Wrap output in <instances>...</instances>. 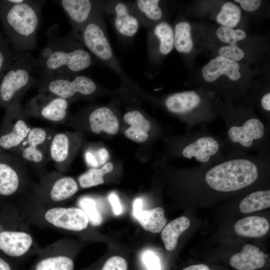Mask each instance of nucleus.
<instances>
[{
	"instance_id": "09e8293b",
	"label": "nucleus",
	"mask_w": 270,
	"mask_h": 270,
	"mask_svg": "<svg viewBox=\"0 0 270 270\" xmlns=\"http://www.w3.org/2000/svg\"><path fill=\"white\" fill-rule=\"evenodd\" d=\"M6 63V56L2 50H0V74L2 72Z\"/></svg>"
},
{
	"instance_id": "aec40b11",
	"label": "nucleus",
	"mask_w": 270,
	"mask_h": 270,
	"mask_svg": "<svg viewBox=\"0 0 270 270\" xmlns=\"http://www.w3.org/2000/svg\"><path fill=\"white\" fill-rule=\"evenodd\" d=\"M204 80L207 82H214L222 75L236 81L241 76L239 64L221 56H218L204 65L202 70Z\"/></svg>"
},
{
	"instance_id": "a19ab883",
	"label": "nucleus",
	"mask_w": 270,
	"mask_h": 270,
	"mask_svg": "<svg viewBox=\"0 0 270 270\" xmlns=\"http://www.w3.org/2000/svg\"><path fill=\"white\" fill-rule=\"evenodd\" d=\"M92 153L98 163V166H104L106 164L108 158V153L105 148H100L94 153Z\"/></svg>"
},
{
	"instance_id": "6e6552de",
	"label": "nucleus",
	"mask_w": 270,
	"mask_h": 270,
	"mask_svg": "<svg viewBox=\"0 0 270 270\" xmlns=\"http://www.w3.org/2000/svg\"><path fill=\"white\" fill-rule=\"evenodd\" d=\"M34 60L20 56L3 76L0 84V104L7 108L18 104L24 94L36 79L32 74Z\"/></svg>"
},
{
	"instance_id": "7ed1b4c3",
	"label": "nucleus",
	"mask_w": 270,
	"mask_h": 270,
	"mask_svg": "<svg viewBox=\"0 0 270 270\" xmlns=\"http://www.w3.org/2000/svg\"><path fill=\"white\" fill-rule=\"evenodd\" d=\"M48 38V44L34 62L42 76L78 74L92 64L94 57L72 34L60 37L51 30Z\"/></svg>"
},
{
	"instance_id": "dca6fc26",
	"label": "nucleus",
	"mask_w": 270,
	"mask_h": 270,
	"mask_svg": "<svg viewBox=\"0 0 270 270\" xmlns=\"http://www.w3.org/2000/svg\"><path fill=\"white\" fill-rule=\"evenodd\" d=\"M68 102L66 99L41 92L28 102L26 112L52 122H60L67 116Z\"/></svg>"
},
{
	"instance_id": "ea45409f",
	"label": "nucleus",
	"mask_w": 270,
	"mask_h": 270,
	"mask_svg": "<svg viewBox=\"0 0 270 270\" xmlns=\"http://www.w3.org/2000/svg\"><path fill=\"white\" fill-rule=\"evenodd\" d=\"M239 2L242 8L246 11L251 12L257 10L262 3L260 0H235Z\"/></svg>"
},
{
	"instance_id": "20e7f679",
	"label": "nucleus",
	"mask_w": 270,
	"mask_h": 270,
	"mask_svg": "<svg viewBox=\"0 0 270 270\" xmlns=\"http://www.w3.org/2000/svg\"><path fill=\"white\" fill-rule=\"evenodd\" d=\"M16 199L31 226L63 233L83 232L90 224L86 214L78 207L40 204L25 195Z\"/></svg>"
},
{
	"instance_id": "f03ea898",
	"label": "nucleus",
	"mask_w": 270,
	"mask_h": 270,
	"mask_svg": "<svg viewBox=\"0 0 270 270\" xmlns=\"http://www.w3.org/2000/svg\"><path fill=\"white\" fill-rule=\"evenodd\" d=\"M16 198L0 199V256L14 264L36 256L41 248Z\"/></svg>"
},
{
	"instance_id": "0eeeda50",
	"label": "nucleus",
	"mask_w": 270,
	"mask_h": 270,
	"mask_svg": "<svg viewBox=\"0 0 270 270\" xmlns=\"http://www.w3.org/2000/svg\"><path fill=\"white\" fill-rule=\"evenodd\" d=\"M180 155L194 158L202 165L217 164L226 159L222 138L212 133L205 126L188 130L182 138Z\"/></svg>"
},
{
	"instance_id": "4be33fe9",
	"label": "nucleus",
	"mask_w": 270,
	"mask_h": 270,
	"mask_svg": "<svg viewBox=\"0 0 270 270\" xmlns=\"http://www.w3.org/2000/svg\"><path fill=\"white\" fill-rule=\"evenodd\" d=\"M266 263L265 255L258 248L246 244L240 252L233 255L230 264L238 270H255L262 268Z\"/></svg>"
},
{
	"instance_id": "9d476101",
	"label": "nucleus",
	"mask_w": 270,
	"mask_h": 270,
	"mask_svg": "<svg viewBox=\"0 0 270 270\" xmlns=\"http://www.w3.org/2000/svg\"><path fill=\"white\" fill-rule=\"evenodd\" d=\"M78 190L76 180L69 176L51 174L24 195L32 201L44 205L58 206L75 194Z\"/></svg>"
},
{
	"instance_id": "c85d7f7f",
	"label": "nucleus",
	"mask_w": 270,
	"mask_h": 270,
	"mask_svg": "<svg viewBox=\"0 0 270 270\" xmlns=\"http://www.w3.org/2000/svg\"><path fill=\"white\" fill-rule=\"evenodd\" d=\"M113 168L114 165L111 162L106 163L100 168H90L80 176L79 184L82 188H89L102 184L104 176L111 172Z\"/></svg>"
},
{
	"instance_id": "c03bdc74",
	"label": "nucleus",
	"mask_w": 270,
	"mask_h": 270,
	"mask_svg": "<svg viewBox=\"0 0 270 270\" xmlns=\"http://www.w3.org/2000/svg\"><path fill=\"white\" fill-rule=\"evenodd\" d=\"M260 106L264 111L270 114V93L268 92L264 94L260 100Z\"/></svg>"
},
{
	"instance_id": "2eb2a0df",
	"label": "nucleus",
	"mask_w": 270,
	"mask_h": 270,
	"mask_svg": "<svg viewBox=\"0 0 270 270\" xmlns=\"http://www.w3.org/2000/svg\"><path fill=\"white\" fill-rule=\"evenodd\" d=\"M24 111L16 104L7 108L0 130V152L18 147L30 130L24 119Z\"/></svg>"
},
{
	"instance_id": "bb28decb",
	"label": "nucleus",
	"mask_w": 270,
	"mask_h": 270,
	"mask_svg": "<svg viewBox=\"0 0 270 270\" xmlns=\"http://www.w3.org/2000/svg\"><path fill=\"white\" fill-rule=\"evenodd\" d=\"M270 206V190H258L246 196L240 202V212L248 214Z\"/></svg>"
},
{
	"instance_id": "473e14b6",
	"label": "nucleus",
	"mask_w": 270,
	"mask_h": 270,
	"mask_svg": "<svg viewBox=\"0 0 270 270\" xmlns=\"http://www.w3.org/2000/svg\"><path fill=\"white\" fill-rule=\"evenodd\" d=\"M124 120L130 126L139 128L148 132L151 128L150 121L138 110H133L128 112L124 116Z\"/></svg>"
},
{
	"instance_id": "cd10ccee",
	"label": "nucleus",
	"mask_w": 270,
	"mask_h": 270,
	"mask_svg": "<svg viewBox=\"0 0 270 270\" xmlns=\"http://www.w3.org/2000/svg\"><path fill=\"white\" fill-rule=\"evenodd\" d=\"M191 26L186 22L176 24L174 30V46L179 52L189 53L192 49Z\"/></svg>"
},
{
	"instance_id": "49530a36",
	"label": "nucleus",
	"mask_w": 270,
	"mask_h": 270,
	"mask_svg": "<svg viewBox=\"0 0 270 270\" xmlns=\"http://www.w3.org/2000/svg\"><path fill=\"white\" fill-rule=\"evenodd\" d=\"M142 199L138 198L134 200L133 204V214L136 218L142 210Z\"/></svg>"
},
{
	"instance_id": "58836bf2",
	"label": "nucleus",
	"mask_w": 270,
	"mask_h": 270,
	"mask_svg": "<svg viewBox=\"0 0 270 270\" xmlns=\"http://www.w3.org/2000/svg\"><path fill=\"white\" fill-rule=\"evenodd\" d=\"M142 261L147 270H160L159 258L152 251L146 250L144 252Z\"/></svg>"
},
{
	"instance_id": "423d86ee",
	"label": "nucleus",
	"mask_w": 270,
	"mask_h": 270,
	"mask_svg": "<svg viewBox=\"0 0 270 270\" xmlns=\"http://www.w3.org/2000/svg\"><path fill=\"white\" fill-rule=\"evenodd\" d=\"M76 38L94 58L110 68L122 80L128 81L129 77L116 58L109 40L103 8L85 24Z\"/></svg>"
},
{
	"instance_id": "5701e85b",
	"label": "nucleus",
	"mask_w": 270,
	"mask_h": 270,
	"mask_svg": "<svg viewBox=\"0 0 270 270\" xmlns=\"http://www.w3.org/2000/svg\"><path fill=\"white\" fill-rule=\"evenodd\" d=\"M159 0L131 1L132 8L140 25L148 29L157 24L163 16Z\"/></svg>"
},
{
	"instance_id": "de8ad7c7",
	"label": "nucleus",
	"mask_w": 270,
	"mask_h": 270,
	"mask_svg": "<svg viewBox=\"0 0 270 270\" xmlns=\"http://www.w3.org/2000/svg\"><path fill=\"white\" fill-rule=\"evenodd\" d=\"M182 270H210L209 268L204 264H194L188 266Z\"/></svg>"
},
{
	"instance_id": "8fccbe9b",
	"label": "nucleus",
	"mask_w": 270,
	"mask_h": 270,
	"mask_svg": "<svg viewBox=\"0 0 270 270\" xmlns=\"http://www.w3.org/2000/svg\"><path fill=\"white\" fill-rule=\"evenodd\" d=\"M24 0H9L8 2L12 4H20L24 2Z\"/></svg>"
},
{
	"instance_id": "f257e3e1",
	"label": "nucleus",
	"mask_w": 270,
	"mask_h": 270,
	"mask_svg": "<svg viewBox=\"0 0 270 270\" xmlns=\"http://www.w3.org/2000/svg\"><path fill=\"white\" fill-rule=\"evenodd\" d=\"M225 130L222 140L226 158L270 152V127L248 110H232L220 113Z\"/></svg>"
},
{
	"instance_id": "79ce46f5",
	"label": "nucleus",
	"mask_w": 270,
	"mask_h": 270,
	"mask_svg": "<svg viewBox=\"0 0 270 270\" xmlns=\"http://www.w3.org/2000/svg\"><path fill=\"white\" fill-rule=\"evenodd\" d=\"M108 200L114 214L120 215L122 212V208L117 195L114 192L111 193L108 196Z\"/></svg>"
},
{
	"instance_id": "393cba45",
	"label": "nucleus",
	"mask_w": 270,
	"mask_h": 270,
	"mask_svg": "<svg viewBox=\"0 0 270 270\" xmlns=\"http://www.w3.org/2000/svg\"><path fill=\"white\" fill-rule=\"evenodd\" d=\"M190 226L189 218L184 216L178 218L169 222L163 229L161 237L166 250H174L180 236Z\"/></svg>"
},
{
	"instance_id": "1a4fd4ad",
	"label": "nucleus",
	"mask_w": 270,
	"mask_h": 270,
	"mask_svg": "<svg viewBox=\"0 0 270 270\" xmlns=\"http://www.w3.org/2000/svg\"><path fill=\"white\" fill-rule=\"evenodd\" d=\"M34 85L41 92H48L68 101L80 96H91L98 90V86L92 79L80 74L42 76L36 79Z\"/></svg>"
},
{
	"instance_id": "4468645a",
	"label": "nucleus",
	"mask_w": 270,
	"mask_h": 270,
	"mask_svg": "<svg viewBox=\"0 0 270 270\" xmlns=\"http://www.w3.org/2000/svg\"><path fill=\"white\" fill-rule=\"evenodd\" d=\"M103 8L120 40L128 42L133 39L141 25L130 2L104 1Z\"/></svg>"
},
{
	"instance_id": "7c9ffc66",
	"label": "nucleus",
	"mask_w": 270,
	"mask_h": 270,
	"mask_svg": "<svg viewBox=\"0 0 270 270\" xmlns=\"http://www.w3.org/2000/svg\"><path fill=\"white\" fill-rule=\"evenodd\" d=\"M78 206L86 214L90 225L98 226L102 224V217L94 198L90 196H82L78 201Z\"/></svg>"
},
{
	"instance_id": "f8f14e48",
	"label": "nucleus",
	"mask_w": 270,
	"mask_h": 270,
	"mask_svg": "<svg viewBox=\"0 0 270 270\" xmlns=\"http://www.w3.org/2000/svg\"><path fill=\"white\" fill-rule=\"evenodd\" d=\"M74 248L70 240H58L42 248L28 270H74Z\"/></svg>"
},
{
	"instance_id": "f704fd0d",
	"label": "nucleus",
	"mask_w": 270,
	"mask_h": 270,
	"mask_svg": "<svg viewBox=\"0 0 270 270\" xmlns=\"http://www.w3.org/2000/svg\"><path fill=\"white\" fill-rule=\"evenodd\" d=\"M46 132L42 128H30L26 137L28 146L38 147L46 140Z\"/></svg>"
},
{
	"instance_id": "2f4dec72",
	"label": "nucleus",
	"mask_w": 270,
	"mask_h": 270,
	"mask_svg": "<svg viewBox=\"0 0 270 270\" xmlns=\"http://www.w3.org/2000/svg\"><path fill=\"white\" fill-rule=\"evenodd\" d=\"M216 36L222 42L234 46L238 41L246 38V33L242 30L222 26L216 30Z\"/></svg>"
},
{
	"instance_id": "9b49d317",
	"label": "nucleus",
	"mask_w": 270,
	"mask_h": 270,
	"mask_svg": "<svg viewBox=\"0 0 270 270\" xmlns=\"http://www.w3.org/2000/svg\"><path fill=\"white\" fill-rule=\"evenodd\" d=\"M202 100L195 90H187L169 95L165 100L166 109L178 117L190 130L194 126H206L212 122L215 117L202 112Z\"/></svg>"
},
{
	"instance_id": "37998d69",
	"label": "nucleus",
	"mask_w": 270,
	"mask_h": 270,
	"mask_svg": "<svg viewBox=\"0 0 270 270\" xmlns=\"http://www.w3.org/2000/svg\"><path fill=\"white\" fill-rule=\"evenodd\" d=\"M0 270H20L16 264L0 256Z\"/></svg>"
},
{
	"instance_id": "e433bc0d",
	"label": "nucleus",
	"mask_w": 270,
	"mask_h": 270,
	"mask_svg": "<svg viewBox=\"0 0 270 270\" xmlns=\"http://www.w3.org/2000/svg\"><path fill=\"white\" fill-rule=\"evenodd\" d=\"M22 154L24 158L34 162H40L44 158L42 151L38 147L31 146L26 147L22 150Z\"/></svg>"
},
{
	"instance_id": "a18cd8bd",
	"label": "nucleus",
	"mask_w": 270,
	"mask_h": 270,
	"mask_svg": "<svg viewBox=\"0 0 270 270\" xmlns=\"http://www.w3.org/2000/svg\"><path fill=\"white\" fill-rule=\"evenodd\" d=\"M85 159L87 164L91 168H98V163L92 152L87 151L85 154Z\"/></svg>"
},
{
	"instance_id": "4c0bfd02",
	"label": "nucleus",
	"mask_w": 270,
	"mask_h": 270,
	"mask_svg": "<svg viewBox=\"0 0 270 270\" xmlns=\"http://www.w3.org/2000/svg\"><path fill=\"white\" fill-rule=\"evenodd\" d=\"M124 134L129 140L139 143L144 142L149 137L148 132L132 126L125 130Z\"/></svg>"
},
{
	"instance_id": "39448f33",
	"label": "nucleus",
	"mask_w": 270,
	"mask_h": 270,
	"mask_svg": "<svg viewBox=\"0 0 270 270\" xmlns=\"http://www.w3.org/2000/svg\"><path fill=\"white\" fill-rule=\"evenodd\" d=\"M7 2L9 5L4 12V21L16 47L22 52L34 50L36 46L44 2Z\"/></svg>"
},
{
	"instance_id": "412c9836",
	"label": "nucleus",
	"mask_w": 270,
	"mask_h": 270,
	"mask_svg": "<svg viewBox=\"0 0 270 270\" xmlns=\"http://www.w3.org/2000/svg\"><path fill=\"white\" fill-rule=\"evenodd\" d=\"M91 130L98 134L104 132L110 134H116L119 130V122L114 111L106 106H98L88 115Z\"/></svg>"
},
{
	"instance_id": "6ab92c4d",
	"label": "nucleus",
	"mask_w": 270,
	"mask_h": 270,
	"mask_svg": "<svg viewBox=\"0 0 270 270\" xmlns=\"http://www.w3.org/2000/svg\"><path fill=\"white\" fill-rule=\"evenodd\" d=\"M74 134L67 132L56 134L52 138L50 146V156L58 166L62 168L70 162L78 146Z\"/></svg>"
},
{
	"instance_id": "b1692460",
	"label": "nucleus",
	"mask_w": 270,
	"mask_h": 270,
	"mask_svg": "<svg viewBox=\"0 0 270 270\" xmlns=\"http://www.w3.org/2000/svg\"><path fill=\"white\" fill-rule=\"evenodd\" d=\"M266 218L260 216H250L238 220L234 225L236 232L248 238H258L265 235L270 229Z\"/></svg>"
},
{
	"instance_id": "72a5a7b5",
	"label": "nucleus",
	"mask_w": 270,
	"mask_h": 270,
	"mask_svg": "<svg viewBox=\"0 0 270 270\" xmlns=\"http://www.w3.org/2000/svg\"><path fill=\"white\" fill-rule=\"evenodd\" d=\"M218 54L220 56L236 62L242 60L244 56V51L235 45L222 47L218 50Z\"/></svg>"
},
{
	"instance_id": "a878e982",
	"label": "nucleus",
	"mask_w": 270,
	"mask_h": 270,
	"mask_svg": "<svg viewBox=\"0 0 270 270\" xmlns=\"http://www.w3.org/2000/svg\"><path fill=\"white\" fill-rule=\"evenodd\" d=\"M137 219L145 230L152 233L161 232L166 224L164 212L161 207L142 210Z\"/></svg>"
},
{
	"instance_id": "c756f323",
	"label": "nucleus",
	"mask_w": 270,
	"mask_h": 270,
	"mask_svg": "<svg viewBox=\"0 0 270 270\" xmlns=\"http://www.w3.org/2000/svg\"><path fill=\"white\" fill-rule=\"evenodd\" d=\"M240 16V8L232 2H227L222 6L216 16V20L224 26L232 28L238 23Z\"/></svg>"
},
{
	"instance_id": "c9c22d12",
	"label": "nucleus",
	"mask_w": 270,
	"mask_h": 270,
	"mask_svg": "<svg viewBox=\"0 0 270 270\" xmlns=\"http://www.w3.org/2000/svg\"><path fill=\"white\" fill-rule=\"evenodd\" d=\"M99 270H128V263L122 257L114 256L106 260Z\"/></svg>"
},
{
	"instance_id": "a211bd4d",
	"label": "nucleus",
	"mask_w": 270,
	"mask_h": 270,
	"mask_svg": "<svg viewBox=\"0 0 270 270\" xmlns=\"http://www.w3.org/2000/svg\"><path fill=\"white\" fill-rule=\"evenodd\" d=\"M174 46V30L167 22H159L148 30L147 52L152 62L155 60L157 52L166 56Z\"/></svg>"
},
{
	"instance_id": "f3484780",
	"label": "nucleus",
	"mask_w": 270,
	"mask_h": 270,
	"mask_svg": "<svg viewBox=\"0 0 270 270\" xmlns=\"http://www.w3.org/2000/svg\"><path fill=\"white\" fill-rule=\"evenodd\" d=\"M68 16L76 38L85 24L103 8L104 1L92 0H56Z\"/></svg>"
},
{
	"instance_id": "ddd939ff",
	"label": "nucleus",
	"mask_w": 270,
	"mask_h": 270,
	"mask_svg": "<svg viewBox=\"0 0 270 270\" xmlns=\"http://www.w3.org/2000/svg\"><path fill=\"white\" fill-rule=\"evenodd\" d=\"M25 171L16 158L0 152V199L16 198L29 192Z\"/></svg>"
}]
</instances>
